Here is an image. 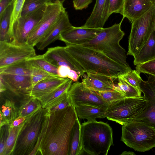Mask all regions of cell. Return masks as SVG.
<instances>
[{
  "instance_id": "1",
  "label": "cell",
  "mask_w": 155,
  "mask_h": 155,
  "mask_svg": "<svg viewBox=\"0 0 155 155\" xmlns=\"http://www.w3.org/2000/svg\"><path fill=\"white\" fill-rule=\"evenodd\" d=\"M46 110L37 142L30 155H68L71 133L78 117L75 107Z\"/></svg>"
},
{
  "instance_id": "2",
  "label": "cell",
  "mask_w": 155,
  "mask_h": 155,
  "mask_svg": "<svg viewBox=\"0 0 155 155\" xmlns=\"http://www.w3.org/2000/svg\"><path fill=\"white\" fill-rule=\"evenodd\" d=\"M67 51L78 62L85 73L97 74L117 79L132 69L113 61L102 52L81 45H68Z\"/></svg>"
},
{
  "instance_id": "3",
  "label": "cell",
  "mask_w": 155,
  "mask_h": 155,
  "mask_svg": "<svg viewBox=\"0 0 155 155\" xmlns=\"http://www.w3.org/2000/svg\"><path fill=\"white\" fill-rule=\"evenodd\" d=\"M124 18L119 23L102 28L94 38L81 45L100 51L115 62L129 66L126 51L120 44L125 34L121 28Z\"/></svg>"
},
{
  "instance_id": "4",
  "label": "cell",
  "mask_w": 155,
  "mask_h": 155,
  "mask_svg": "<svg viewBox=\"0 0 155 155\" xmlns=\"http://www.w3.org/2000/svg\"><path fill=\"white\" fill-rule=\"evenodd\" d=\"M83 150L92 155H107L113 145V130L110 125L95 120L85 122L81 124Z\"/></svg>"
},
{
  "instance_id": "5",
  "label": "cell",
  "mask_w": 155,
  "mask_h": 155,
  "mask_svg": "<svg viewBox=\"0 0 155 155\" xmlns=\"http://www.w3.org/2000/svg\"><path fill=\"white\" fill-rule=\"evenodd\" d=\"M121 140L138 152L155 147V126L141 120H134L122 125Z\"/></svg>"
},
{
  "instance_id": "6",
  "label": "cell",
  "mask_w": 155,
  "mask_h": 155,
  "mask_svg": "<svg viewBox=\"0 0 155 155\" xmlns=\"http://www.w3.org/2000/svg\"><path fill=\"white\" fill-rule=\"evenodd\" d=\"M148 104L143 97L124 98L109 105L101 118L123 125L134 121L144 111Z\"/></svg>"
},
{
  "instance_id": "7",
  "label": "cell",
  "mask_w": 155,
  "mask_h": 155,
  "mask_svg": "<svg viewBox=\"0 0 155 155\" xmlns=\"http://www.w3.org/2000/svg\"><path fill=\"white\" fill-rule=\"evenodd\" d=\"M46 111L41 107L24 122L12 155H30L37 142Z\"/></svg>"
},
{
  "instance_id": "8",
  "label": "cell",
  "mask_w": 155,
  "mask_h": 155,
  "mask_svg": "<svg viewBox=\"0 0 155 155\" xmlns=\"http://www.w3.org/2000/svg\"><path fill=\"white\" fill-rule=\"evenodd\" d=\"M131 23L127 55L134 57L147 41L155 28V3Z\"/></svg>"
},
{
  "instance_id": "9",
  "label": "cell",
  "mask_w": 155,
  "mask_h": 155,
  "mask_svg": "<svg viewBox=\"0 0 155 155\" xmlns=\"http://www.w3.org/2000/svg\"><path fill=\"white\" fill-rule=\"evenodd\" d=\"M63 3L59 1L46 4L42 17L29 35L27 43L34 47L48 32L66 10Z\"/></svg>"
},
{
  "instance_id": "10",
  "label": "cell",
  "mask_w": 155,
  "mask_h": 155,
  "mask_svg": "<svg viewBox=\"0 0 155 155\" xmlns=\"http://www.w3.org/2000/svg\"><path fill=\"white\" fill-rule=\"evenodd\" d=\"M46 4L17 19L9 35V42L17 45L27 43L28 36L42 17Z\"/></svg>"
},
{
  "instance_id": "11",
  "label": "cell",
  "mask_w": 155,
  "mask_h": 155,
  "mask_svg": "<svg viewBox=\"0 0 155 155\" xmlns=\"http://www.w3.org/2000/svg\"><path fill=\"white\" fill-rule=\"evenodd\" d=\"M36 55L34 47L27 43L17 45L0 41V69Z\"/></svg>"
},
{
  "instance_id": "12",
  "label": "cell",
  "mask_w": 155,
  "mask_h": 155,
  "mask_svg": "<svg viewBox=\"0 0 155 155\" xmlns=\"http://www.w3.org/2000/svg\"><path fill=\"white\" fill-rule=\"evenodd\" d=\"M68 94L74 107L80 105H88L106 110L108 106L97 92L87 87L82 82L72 83Z\"/></svg>"
},
{
  "instance_id": "13",
  "label": "cell",
  "mask_w": 155,
  "mask_h": 155,
  "mask_svg": "<svg viewBox=\"0 0 155 155\" xmlns=\"http://www.w3.org/2000/svg\"><path fill=\"white\" fill-rule=\"evenodd\" d=\"M43 55L46 60L58 68L65 66L76 72L81 76L84 74L81 66L67 51L65 47L48 48Z\"/></svg>"
},
{
  "instance_id": "14",
  "label": "cell",
  "mask_w": 155,
  "mask_h": 155,
  "mask_svg": "<svg viewBox=\"0 0 155 155\" xmlns=\"http://www.w3.org/2000/svg\"><path fill=\"white\" fill-rule=\"evenodd\" d=\"M102 29L73 26L61 33L58 40L64 42L66 45H81L94 38Z\"/></svg>"
},
{
  "instance_id": "15",
  "label": "cell",
  "mask_w": 155,
  "mask_h": 155,
  "mask_svg": "<svg viewBox=\"0 0 155 155\" xmlns=\"http://www.w3.org/2000/svg\"><path fill=\"white\" fill-rule=\"evenodd\" d=\"M140 87L148 104L144 111L134 120L146 121L155 126V76L150 75L146 81L142 79Z\"/></svg>"
},
{
  "instance_id": "16",
  "label": "cell",
  "mask_w": 155,
  "mask_h": 155,
  "mask_svg": "<svg viewBox=\"0 0 155 155\" xmlns=\"http://www.w3.org/2000/svg\"><path fill=\"white\" fill-rule=\"evenodd\" d=\"M0 80L7 89L16 94L29 96L33 86L30 76L0 73Z\"/></svg>"
},
{
  "instance_id": "17",
  "label": "cell",
  "mask_w": 155,
  "mask_h": 155,
  "mask_svg": "<svg viewBox=\"0 0 155 155\" xmlns=\"http://www.w3.org/2000/svg\"><path fill=\"white\" fill-rule=\"evenodd\" d=\"M109 0H96L93 11L83 27L102 28L109 16Z\"/></svg>"
},
{
  "instance_id": "18",
  "label": "cell",
  "mask_w": 155,
  "mask_h": 155,
  "mask_svg": "<svg viewBox=\"0 0 155 155\" xmlns=\"http://www.w3.org/2000/svg\"><path fill=\"white\" fill-rule=\"evenodd\" d=\"M73 26L70 22L67 12L65 11L48 32L36 45L39 50L46 47L57 40H58L62 32L69 29Z\"/></svg>"
},
{
  "instance_id": "19",
  "label": "cell",
  "mask_w": 155,
  "mask_h": 155,
  "mask_svg": "<svg viewBox=\"0 0 155 155\" xmlns=\"http://www.w3.org/2000/svg\"><path fill=\"white\" fill-rule=\"evenodd\" d=\"M82 79L88 88L96 92L114 90V81L116 79L104 75L88 73Z\"/></svg>"
},
{
  "instance_id": "20",
  "label": "cell",
  "mask_w": 155,
  "mask_h": 155,
  "mask_svg": "<svg viewBox=\"0 0 155 155\" xmlns=\"http://www.w3.org/2000/svg\"><path fill=\"white\" fill-rule=\"evenodd\" d=\"M153 4L148 0H125L123 18L132 23L146 12Z\"/></svg>"
},
{
  "instance_id": "21",
  "label": "cell",
  "mask_w": 155,
  "mask_h": 155,
  "mask_svg": "<svg viewBox=\"0 0 155 155\" xmlns=\"http://www.w3.org/2000/svg\"><path fill=\"white\" fill-rule=\"evenodd\" d=\"M73 81L68 79L55 90L38 100L42 107L46 110L62 102L68 96V92L72 84Z\"/></svg>"
},
{
  "instance_id": "22",
  "label": "cell",
  "mask_w": 155,
  "mask_h": 155,
  "mask_svg": "<svg viewBox=\"0 0 155 155\" xmlns=\"http://www.w3.org/2000/svg\"><path fill=\"white\" fill-rule=\"evenodd\" d=\"M68 78L57 77L41 81L33 86L29 96L39 100L52 92Z\"/></svg>"
},
{
  "instance_id": "23",
  "label": "cell",
  "mask_w": 155,
  "mask_h": 155,
  "mask_svg": "<svg viewBox=\"0 0 155 155\" xmlns=\"http://www.w3.org/2000/svg\"><path fill=\"white\" fill-rule=\"evenodd\" d=\"M134 57L133 63L135 65L155 58V28L147 41Z\"/></svg>"
},
{
  "instance_id": "24",
  "label": "cell",
  "mask_w": 155,
  "mask_h": 155,
  "mask_svg": "<svg viewBox=\"0 0 155 155\" xmlns=\"http://www.w3.org/2000/svg\"><path fill=\"white\" fill-rule=\"evenodd\" d=\"M84 152L82 144L81 124L78 117L71 133L68 155H80Z\"/></svg>"
},
{
  "instance_id": "25",
  "label": "cell",
  "mask_w": 155,
  "mask_h": 155,
  "mask_svg": "<svg viewBox=\"0 0 155 155\" xmlns=\"http://www.w3.org/2000/svg\"><path fill=\"white\" fill-rule=\"evenodd\" d=\"M77 115L79 119H86L87 121L95 120L101 118L106 110L88 105H80L75 107Z\"/></svg>"
},
{
  "instance_id": "26",
  "label": "cell",
  "mask_w": 155,
  "mask_h": 155,
  "mask_svg": "<svg viewBox=\"0 0 155 155\" xmlns=\"http://www.w3.org/2000/svg\"><path fill=\"white\" fill-rule=\"evenodd\" d=\"M18 109L15 102L12 100L6 99L1 107L0 111V128L10 124L18 116Z\"/></svg>"
},
{
  "instance_id": "27",
  "label": "cell",
  "mask_w": 155,
  "mask_h": 155,
  "mask_svg": "<svg viewBox=\"0 0 155 155\" xmlns=\"http://www.w3.org/2000/svg\"><path fill=\"white\" fill-rule=\"evenodd\" d=\"M33 70V66L27 60L0 69V73L31 76Z\"/></svg>"
},
{
  "instance_id": "28",
  "label": "cell",
  "mask_w": 155,
  "mask_h": 155,
  "mask_svg": "<svg viewBox=\"0 0 155 155\" xmlns=\"http://www.w3.org/2000/svg\"><path fill=\"white\" fill-rule=\"evenodd\" d=\"M118 82L115 84L114 90L121 94L125 98L140 97L142 91L134 87L127 81L121 76L118 78Z\"/></svg>"
},
{
  "instance_id": "29",
  "label": "cell",
  "mask_w": 155,
  "mask_h": 155,
  "mask_svg": "<svg viewBox=\"0 0 155 155\" xmlns=\"http://www.w3.org/2000/svg\"><path fill=\"white\" fill-rule=\"evenodd\" d=\"M13 3L9 5L0 16V41L9 42L8 31Z\"/></svg>"
},
{
  "instance_id": "30",
  "label": "cell",
  "mask_w": 155,
  "mask_h": 155,
  "mask_svg": "<svg viewBox=\"0 0 155 155\" xmlns=\"http://www.w3.org/2000/svg\"><path fill=\"white\" fill-rule=\"evenodd\" d=\"M27 60L33 67L37 68L48 73L60 77L58 75V68L46 60L43 54L36 55Z\"/></svg>"
},
{
  "instance_id": "31",
  "label": "cell",
  "mask_w": 155,
  "mask_h": 155,
  "mask_svg": "<svg viewBox=\"0 0 155 155\" xmlns=\"http://www.w3.org/2000/svg\"><path fill=\"white\" fill-rule=\"evenodd\" d=\"M42 107L40 101L36 98L29 96V98L24 101L18 109V116L28 117Z\"/></svg>"
},
{
  "instance_id": "32",
  "label": "cell",
  "mask_w": 155,
  "mask_h": 155,
  "mask_svg": "<svg viewBox=\"0 0 155 155\" xmlns=\"http://www.w3.org/2000/svg\"><path fill=\"white\" fill-rule=\"evenodd\" d=\"M24 124V122L13 127L8 126V134L3 155H12L18 135Z\"/></svg>"
},
{
  "instance_id": "33",
  "label": "cell",
  "mask_w": 155,
  "mask_h": 155,
  "mask_svg": "<svg viewBox=\"0 0 155 155\" xmlns=\"http://www.w3.org/2000/svg\"><path fill=\"white\" fill-rule=\"evenodd\" d=\"M50 2V0H25L21 16L27 15L37 10Z\"/></svg>"
},
{
  "instance_id": "34",
  "label": "cell",
  "mask_w": 155,
  "mask_h": 155,
  "mask_svg": "<svg viewBox=\"0 0 155 155\" xmlns=\"http://www.w3.org/2000/svg\"><path fill=\"white\" fill-rule=\"evenodd\" d=\"M25 0H14L13 2V8L10 20L8 35L11 32L14 23L17 19L20 17L22 9Z\"/></svg>"
},
{
  "instance_id": "35",
  "label": "cell",
  "mask_w": 155,
  "mask_h": 155,
  "mask_svg": "<svg viewBox=\"0 0 155 155\" xmlns=\"http://www.w3.org/2000/svg\"><path fill=\"white\" fill-rule=\"evenodd\" d=\"M31 77L32 85L34 86L42 80L60 77L48 73L37 68L33 67Z\"/></svg>"
},
{
  "instance_id": "36",
  "label": "cell",
  "mask_w": 155,
  "mask_h": 155,
  "mask_svg": "<svg viewBox=\"0 0 155 155\" xmlns=\"http://www.w3.org/2000/svg\"><path fill=\"white\" fill-rule=\"evenodd\" d=\"M97 92L108 105L113 102L125 98L120 92L114 90Z\"/></svg>"
},
{
  "instance_id": "37",
  "label": "cell",
  "mask_w": 155,
  "mask_h": 155,
  "mask_svg": "<svg viewBox=\"0 0 155 155\" xmlns=\"http://www.w3.org/2000/svg\"><path fill=\"white\" fill-rule=\"evenodd\" d=\"M121 76L132 86L141 91L140 84L142 79L136 70H132Z\"/></svg>"
},
{
  "instance_id": "38",
  "label": "cell",
  "mask_w": 155,
  "mask_h": 155,
  "mask_svg": "<svg viewBox=\"0 0 155 155\" xmlns=\"http://www.w3.org/2000/svg\"><path fill=\"white\" fill-rule=\"evenodd\" d=\"M136 69L140 73H146L155 76V58L147 62L136 65Z\"/></svg>"
},
{
  "instance_id": "39",
  "label": "cell",
  "mask_w": 155,
  "mask_h": 155,
  "mask_svg": "<svg viewBox=\"0 0 155 155\" xmlns=\"http://www.w3.org/2000/svg\"><path fill=\"white\" fill-rule=\"evenodd\" d=\"M125 0H109V16L113 13L123 15Z\"/></svg>"
},
{
  "instance_id": "40",
  "label": "cell",
  "mask_w": 155,
  "mask_h": 155,
  "mask_svg": "<svg viewBox=\"0 0 155 155\" xmlns=\"http://www.w3.org/2000/svg\"><path fill=\"white\" fill-rule=\"evenodd\" d=\"M8 130V125H5L0 128V155H3Z\"/></svg>"
},
{
  "instance_id": "41",
  "label": "cell",
  "mask_w": 155,
  "mask_h": 155,
  "mask_svg": "<svg viewBox=\"0 0 155 155\" xmlns=\"http://www.w3.org/2000/svg\"><path fill=\"white\" fill-rule=\"evenodd\" d=\"M71 105H72V104L68 96L66 99L61 102L52 107L46 110L51 112L57 111L62 110Z\"/></svg>"
},
{
  "instance_id": "42",
  "label": "cell",
  "mask_w": 155,
  "mask_h": 155,
  "mask_svg": "<svg viewBox=\"0 0 155 155\" xmlns=\"http://www.w3.org/2000/svg\"><path fill=\"white\" fill-rule=\"evenodd\" d=\"M93 0H73L74 7L76 10H82L87 8Z\"/></svg>"
},
{
  "instance_id": "43",
  "label": "cell",
  "mask_w": 155,
  "mask_h": 155,
  "mask_svg": "<svg viewBox=\"0 0 155 155\" xmlns=\"http://www.w3.org/2000/svg\"><path fill=\"white\" fill-rule=\"evenodd\" d=\"M14 0H0V16L3 13L7 7L13 3Z\"/></svg>"
},
{
  "instance_id": "44",
  "label": "cell",
  "mask_w": 155,
  "mask_h": 155,
  "mask_svg": "<svg viewBox=\"0 0 155 155\" xmlns=\"http://www.w3.org/2000/svg\"><path fill=\"white\" fill-rule=\"evenodd\" d=\"M28 117H22L18 116L8 126L10 127L18 126L24 122Z\"/></svg>"
},
{
  "instance_id": "45",
  "label": "cell",
  "mask_w": 155,
  "mask_h": 155,
  "mask_svg": "<svg viewBox=\"0 0 155 155\" xmlns=\"http://www.w3.org/2000/svg\"><path fill=\"white\" fill-rule=\"evenodd\" d=\"M121 155H134L135 154L132 152L124 151L121 154Z\"/></svg>"
},
{
  "instance_id": "46",
  "label": "cell",
  "mask_w": 155,
  "mask_h": 155,
  "mask_svg": "<svg viewBox=\"0 0 155 155\" xmlns=\"http://www.w3.org/2000/svg\"><path fill=\"white\" fill-rule=\"evenodd\" d=\"M66 0H50L51 2H56V1H59L63 3Z\"/></svg>"
},
{
  "instance_id": "47",
  "label": "cell",
  "mask_w": 155,
  "mask_h": 155,
  "mask_svg": "<svg viewBox=\"0 0 155 155\" xmlns=\"http://www.w3.org/2000/svg\"><path fill=\"white\" fill-rule=\"evenodd\" d=\"M150 2H151L153 4L155 3V0H148Z\"/></svg>"
}]
</instances>
